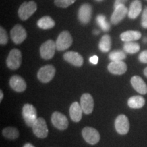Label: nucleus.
<instances>
[{"instance_id": "nucleus-1", "label": "nucleus", "mask_w": 147, "mask_h": 147, "mask_svg": "<svg viewBox=\"0 0 147 147\" xmlns=\"http://www.w3.org/2000/svg\"><path fill=\"white\" fill-rule=\"evenodd\" d=\"M37 10V4L34 1L24 2L21 5L18 10L19 18L23 21H26L32 16Z\"/></svg>"}, {"instance_id": "nucleus-2", "label": "nucleus", "mask_w": 147, "mask_h": 147, "mask_svg": "<svg viewBox=\"0 0 147 147\" xmlns=\"http://www.w3.org/2000/svg\"><path fill=\"white\" fill-rule=\"evenodd\" d=\"M22 115H23V118L27 125L32 127L33 125L34 124V123L38 119L36 108L32 104H25L23 108Z\"/></svg>"}, {"instance_id": "nucleus-3", "label": "nucleus", "mask_w": 147, "mask_h": 147, "mask_svg": "<svg viewBox=\"0 0 147 147\" xmlns=\"http://www.w3.org/2000/svg\"><path fill=\"white\" fill-rule=\"evenodd\" d=\"M22 54L19 50L16 49H12L9 53L6 60V64L8 68L12 70L17 69L21 65Z\"/></svg>"}, {"instance_id": "nucleus-4", "label": "nucleus", "mask_w": 147, "mask_h": 147, "mask_svg": "<svg viewBox=\"0 0 147 147\" xmlns=\"http://www.w3.org/2000/svg\"><path fill=\"white\" fill-rule=\"evenodd\" d=\"M56 49V42L51 40H47L42 44L40 48V56L45 60L51 59L54 56Z\"/></svg>"}, {"instance_id": "nucleus-5", "label": "nucleus", "mask_w": 147, "mask_h": 147, "mask_svg": "<svg viewBox=\"0 0 147 147\" xmlns=\"http://www.w3.org/2000/svg\"><path fill=\"white\" fill-rule=\"evenodd\" d=\"M73 40L71 34L67 31L62 32L59 35L56 41L57 50L62 51H65L71 47L72 45Z\"/></svg>"}, {"instance_id": "nucleus-6", "label": "nucleus", "mask_w": 147, "mask_h": 147, "mask_svg": "<svg viewBox=\"0 0 147 147\" xmlns=\"http://www.w3.org/2000/svg\"><path fill=\"white\" fill-rule=\"evenodd\" d=\"M55 72H56V70L54 66L47 65L42 67L39 69L37 76L40 82L43 83H48L54 78Z\"/></svg>"}, {"instance_id": "nucleus-7", "label": "nucleus", "mask_w": 147, "mask_h": 147, "mask_svg": "<svg viewBox=\"0 0 147 147\" xmlns=\"http://www.w3.org/2000/svg\"><path fill=\"white\" fill-rule=\"evenodd\" d=\"M34 134L39 138H45L48 136L49 130L47 125V123L43 118H38L32 126Z\"/></svg>"}, {"instance_id": "nucleus-8", "label": "nucleus", "mask_w": 147, "mask_h": 147, "mask_svg": "<svg viewBox=\"0 0 147 147\" xmlns=\"http://www.w3.org/2000/svg\"><path fill=\"white\" fill-rule=\"evenodd\" d=\"M82 135L84 140L90 144H95L100 140V135L97 130L90 127H86L82 131Z\"/></svg>"}, {"instance_id": "nucleus-9", "label": "nucleus", "mask_w": 147, "mask_h": 147, "mask_svg": "<svg viewBox=\"0 0 147 147\" xmlns=\"http://www.w3.org/2000/svg\"><path fill=\"white\" fill-rule=\"evenodd\" d=\"M10 37L14 44L20 45L26 39V30L22 25H16L10 31Z\"/></svg>"}, {"instance_id": "nucleus-10", "label": "nucleus", "mask_w": 147, "mask_h": 147, "mask_svg": "<svg viewBox=\"0 0 147 147\" xmlns=\"http://www.w3.org/2000/svg\"><path fill=\"white\" fill-rule=\"evenodd\" d=\"M51 121L55 127L59 130H65L68 127V120L65 115L59 112H55L51 117Z\"/></svg>"}, {"instance_id": "nucleus-11", "label": "nucleus", "mask_w": 147, "mask_h": 147, "mask_svg": "<svg viewBox=\"0 0 147 147\" xmlns=\"http://www.w3.org/2000/svg\"><path fill=\"white\" fill-rule=\"evenodd\" d=\"M115 129L121 135H125L129 130V122L125 115H120L117 117L115 123Z\"/></svg>"}, {"instance_id": "nucleus-12", "label": "nucleus", "mask_w": 147, "mask_h": 147, "mask_svg": "<svg viewBox=\"0 0 147 147\" xmlns=\"http://www.w3.org/2000/svg\"><path fill=\"white\" fill-rule=\"evenodd\" d=\"M92 16V7L89 3H84L78 10V17L79 21L83 25L89 23Z\"/></svg>"}, {"instance_id": "nucleus-13", "label": "nucleus", "mask_w": 147, "mask_h": 147, "mask_svg": "<svg viewBox=\"0 0 147 147\" xmlns=\"http://www.w3.org/2000/svg\"><path fill=\"white\" fill-rule=\"evenodd\" d=\"M128 9L125 5H120L116 7L110 17V22L113 25H117L128 14Z\"/></svg>"}, {"instance_id": "nucleus-14", "label": "nucleus", "mask_w": 147, "mask_h": 147, "mask_svg": "<svg viewBox=\"0 0 147 147\" xmlns=\"http://www.w3.org/2000/svg\"><path fill=\"white\" fill-rule=\"evenodd\" d=\"M80 106L82 111L86 115H89L93 110L94 101L93 97L89 93H84L80 98Z\"/></svg>"}, {"instance_id": "nucleus-15", "label": "nucleus", "mask_w": 147, "mask_h": 147, "mask_svg": "<svg viewBox=\"0 0 147 147\" xmlns=\"http://www.w3.org/2000/svg\"><path fill=\"white\" fill-rule=\"evenodd\" d=\"M10 86L14 91L21 93L25 91L27 88V84L25 80L21 76L14 75L10 79Z\"/></svg>"}, {"instance_id": "nucleus-16", "label": "nucleus", "mask_w": 147, "mask_h": 147, "mask_svg": "<svg viewBox=\"0 0 147 147\" xmlns=\"http://www.w3.org/2000/svg\"><path fill=\"white\" fill-rule=\"evenodd\" d=\"M64 60L76 67H81L83 65V58L79 53L74 51H68L63 55Z\"/></svg>"}, {"instance_id": "nucleus-17", "label": "nucleus", "mask_w": 147, "mask_h": 147, "mask_svg": "<svg viewBox=\"0 0 147 147\" xmlns=\"http://www.w3.org/2000/svg\"><path fill=\"white\" fill-rule=\"evenodd\" d=\"M108 69L110 73L115 75H122L126 72L127 66L123 61H111L108 65Z\"/></svg>"}, {"instance_id": "nucleus-18", "label": "nucleus", "mask_w": 147, "mask_h": 147, "mask_svg": "<svg viewBox=\"0 0 147 147\" xmlns=\"http://www.w3.org/2000/svg\"><path fill=\"white\" fill-rule=\"evenodd\" d=\"M131 84L138 93L142 95H146L147 93V85L141 77L138 76L132 77L131 78Z\"/></svg>"}, {"instance_id": "nucleus-19", "label": "nucleus", "mask_w": 147, "mask_h": 147, "mask_svg": "<svg viewBox=\"0 0 147 147\" xmlns=\"http://www.w3.org/2000/svg\"><path fill=\"white\" fill-rule=\"evenodd\" d=\"M82 113L83 111H82L80 104H79L77 102L71 104L69 108V115L74 122H79L81 120Z\"/></svg>"}, {"instance_id": "nucleus-20", "label": "nucleus", "mask_w": 147, "mask_h": 147, "mask_svg": "<svg viewBox=\"0 0 147 147\" xmlns=\"http://www.w3.org/2000/svg\"><path fill=\"white\" fill-rule=\"evenodd\" d=\"M142 11V3L140 0H134L130 4L128 10V16L131 19H135Z\"/></svg>"}, {"instance_id": "nucleus-21", "label": "nucleus", "mask_w": 147, "mask_h": 147, "mask_svg": "<svg viewBox=\"0 0 147 147\" xmlns=\"http://www.w3.org/2000/svg\"><path fill=\"white\" fill-rule=\"evenodd\" d=\"M142 36V34L138 31H126L123 32L121 34L120 38L122 41L125 42H134L136 40H138Z\"/></svg>"}, {"instance_id": "nucleus-22", "label": "nucleus", "mask_w": 147, "mask_h": 147, "mask_svg": "<svg viewBox=\"0 0 147 147\" xmlns=\"http://www.w3.org/2000/svg\"><path fill=\"white\" fill-rule=\"evenodd\" d=\"M127 104L129 108H134V109H138L144 106L145 100L142 96L135 95V96H132L129 99Z\"/></svg>"}, {"instance_id": "nucleus-23", "label": "nucleus", "mask_w": 147, "mask_h": 147, "mask_svg": "<svg viewBox=\"0 0 147 147\" xmlns=\"http://www.w3.org/2000/svg\"><path fill=\"white\" fill-rule=\"evenodd\" d=\"M37 25L40 29H49L55 26V22L50 16H45L38 20L37 22Z\"/></svg>"}, {"instance_id": "nucleus-24", "label": "nucleus", "mask_w": 147, "mask_h": 147, "mask_svg": "<svg viewBox=\"0 0 147 147\" xmlns=\"http://www.w3.org/2000/svg\"><path fill=\"white\" fill-rule=\"evenodd\" d=\"M111 38L109 35L106 34L102 36L99 43V49L103 53H107L111 49Z\"/></svg>"}, {"instance_id": "nucleus-25", "label": "nucleus", "mask_w": 147, "mask_h": 147, "mask_svg": "<svg viewBox=\"0 0 147 147\" xmlns=\"http://www.w3.org/2000/svg\"><path fill=\"white\" fill-rule=\"evenodd\" d=\"M140 47L135 42H127L123 45V51L129 54H135L138 52Z\"/></svg>"}, {"instance_id": "nucleus-26", "label": "nucleus", "mask_w": 147, "mask_h": 147, "mask_svg": "<svg viewBox=\"0 0 147 147\" xmlns=\"http://www.w3.org/2000/svg\"><path fill=\"white\" fill-rule=\"evenodd\" d=\"M2 134L5 138L8 139H16L19 136V131L17 129L13 127H8L3 129Z\"/></svg>"}, {"instance_id": "nucleus-27", "label": "nucleus", "mask_w": 147, "mask_h": 147, "mask_svg": "<svg viewBox=\"0 0 147 147\" xmlns=\"http://www.w3.org/2000/svg\"><path fill=\"white\" fill-rule=\"evenodd\" d=\"M96 22L99 27L102 29L104 32H107L110 30V25L107 21V18L103 14H99L96 17Z\"/></svg>"}, {"instance_id": "nucleus-28", "label": "nucleus", "mask_w": 147, "mask_h": 147, "mask_svg": "<svg viewBox=\"0 0 147 147\" xmlns=\"http://www.w3.org/2000/svg\"><path fill=\"white\" fill-rule=\"evenodd\" d=\"M127 55L125 51H112L108 55L110 60L111 61H123L126 58Z\"/></svg>"}, {"instance_id": "nucleus-29", "label": "nucleus", "mask_w": 147, "mask_h": 147, "mask_svg": "<svg viewBox=\"0 0 147 147\" xmlns=\"http://www.w3.org/2000/svg\"><path fill=\"white\" fill-rule=\"evenodd\" d=\"M76 0H55V4L59 8H67L73 4Z\"/></svg>"}, {"instance_id": "nucleus-30", "label": "nucleus", "mask_w": 147, "mask_h": 147, "mask_svg": "<svg viewBox=\"0 0 147 147\" xmlns=\"http://www.w3.org/2000/svg\"><path fill=\"white\" fill-rule=\"evenodd\" d=\"M8 36L6 31L2 27H0V44L1 45H5L8 43Z\"/></svg>"}, {"instance_id": "nucleus-31", "label": "nucleus", "mask_w": 147, "mask_h": 147, "mask_svg": "<svg viewBox=\"0 0 147 147\" xmlns=\"http://www.w3.org/2000/svg\"><path fill=\"white\" fill-rule=\"evenodd\" d=\"M141 25L144 29H147V6H146L143 10L141 19Z\"/></svg>"}, {"instance_id": "nucleus-32", "label": "nucleus", "mask_w": 147, "mask_h": 147, "mask_svg": "<svg viewBox=\"0 0 147 147\" xmlns=\"http://www.w3.org/2000/svg\"><path fill=\"white\" fill-rule=\"evenodd\" d=\"M138 59L141 63H147V50L142 51L138 56Z\"/></svg>"}, {"instance_id": "nucleus-33", "label": "nucleus", "mask_w": 147, "mask_h": 147, "mask_svg": "<svg viewBox=\"0 0 147 147\" xmlns=\"http://www.w3.org/2000/svg\"><path fill=\"white\" fill-rule=\"evenodd\" d=\"M98 61H99V58L97 55H93V56H92L89 58L90 63L93 64V65H97V63H98Z\"/></svg>"}, {"instance_id": "nucleus-34", "label": "nucleus", "mask_w": 147, "mask_h": 147, "mask_svg": "<svg viewBox=\"0 0 147 147\" xmlns=\"http://www.w3.org/2000/svg\"><path fill=\"white\" fill-rule=\"evenodd\" d=\"M128 0H115V4H114V8H116L118 5H125L127 3Z\"/></svg>"}, {"instance_id": "nucleus-35", "label": "nucleus", "mask_w": 147, "mask_h": 147, "mask_svg": "<svg viewBox=\"0 0 147 147\" xmlns=\"http://www.w3.org/2000/svg\"><path fill=\"white\" fill-rule=\"evenodd\" d=\"M23 147H35L34 145H32V144H30V143H27V144H25L24 145Z\"/></svg>"}, {"instance_id": "nucleus-36", "label": "nucleus", "mask_w": 147, "mask_h": 147, "mask_svg": "<svg viewBox=\"0 0 147 147\" xmlns=\"http://www.w3.org/2000/svg\"><path fill=\"white\" fill-rule=\"evenodd\" d=\"M3 91H0V102H1V101H2V100H3Z\"/></svg>"}, {"instance_id": "nucleus-37", "label": "nucleus", "mask_w": 147, "mask_h": 147, "mask_svg": "<svg viewBox=\"0 0 147 147\" xmlns=\"http://www.w3.org/2000/svg\"><path fill=\"white\" fill-rule=\"evenodd\" d=\"M93 34H95V35H98L99 34H100V31L94 30V31H93Z\"/></svg>"}, {"instance_id": "nucleus-38", "label": "nucleus", "mask_w": 147, "mask_h": 147, "mask_svg": "<svg viewBox=\"0 0 147 147\" xmlns=\"http://www.w3.org/2000/svg\"><path fill=\"white\" fill-rule=\"evenodd\" d=\"M144 74L147 77V67L144 69Z\"/></svg>"}, {"instance_id": "nucleus-39", "label": "nucleus", "mask_w": 147, "mask_h": 147, "mask_svg": "<svg viewBox=\"0 0 147 147\" xmlns=\"http://www.w3.org/2000/svg\"><path fill=\"white\" fill-rule=\"evenodd\" d=\"M143 42H145V43H147V38H144V39H143Z\"/></svg>"}, {"instance_id": "nucleus-40", "label": "nucleus", "mask_w": 147, "mask_h": 147, "mask_svg": "<svg viewBox=\"0 0 147 147\" xmlns=\"http://www.w3.org/2000/svg\"><path fill=\"white\" fill-rule=\"evenodd\" d=\"M95 1H104V0H95Z\"/></svg>"}, {"instance_id": "nucleus-41", "label": "nucleus", "mask_w": 147, "mask_h": 147, "mask_svg": "<svg viewBox=\"0 0 147 147\" xmlns=\"http://www.w3.org/2000/svg\"><path fill=\"white\" fill-rule=\"evenodd\" d=\"M146 1H147V0H146Z\"/></svg>"}]
</instances>
